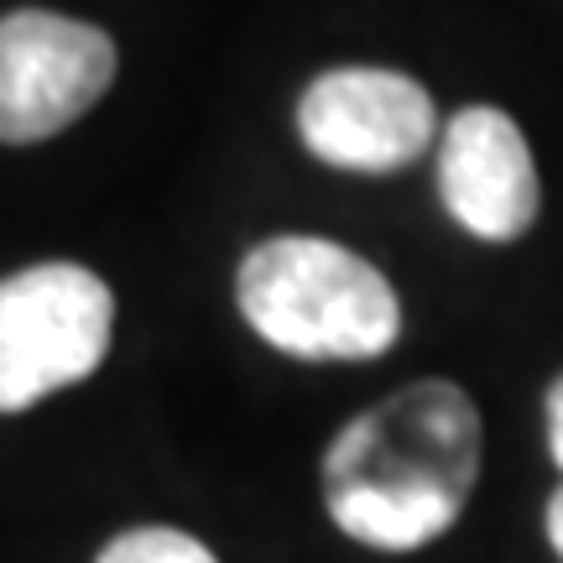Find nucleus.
<instances>
[{
    "label": "nucleus",
    "instance_id": "obj_9",
    "mask_svg": "<svg viewBox=\"0 0 563 563\" xmlns=\"http://www.w3.org/2000/svg\"><path fill=\"white\" fill-rule=\"evenodd\" d=\"M548 538H553V553L563 559V490L548 501Z\"/></svg>",
    "mask_w": 563,
    "mask_h": 563
},
{
    "label": "nucleus",
    "instance_id": "obj_2",
    "mask_svg": "<svg viewBox=\"0 0 563 563\" xmlns=\"http://www.w3.org/2000/svg\"><path fill=\"white\" fill-rule=\"evenodd\" d=\"M245 323L298 361H376L402 334V302L376 266L319 235H277L241 262Z\"/></svg>",
    "mask_w": 563,
    "mask_h": 563
},
{
    "label": "nucleus",
    "instance_id": "obj_3",
    "mask_svg": "<svg viewBox=\"0 0 563 563\" xmlns=\"http://www.w3.org/2000/svg\"><path fill=\"white\" fill-rule=\"evenodd\" d=\"M115 340V298L89 266L42 262L0 282V412L95 376Z\"/></svg>",
    "mask_w": 563,
    "mask_h": 563
},
{
    "label": "nucleus",
    "instance_id": "obj_5",
    "mask_svg": "<svg viewBox=\"0 0 563 563\" xmlns=\"http://www.w3.org/2000/svg\"><path fill=\"white\" fill-rule=\"evenodd\" d=\"M302 146L329 167L397 173L439 136L428 89L391 68H329L302 89Z\"/></svg>",
    "mask_w": 563,
    "mask_h": 563
},
{
    "label": "nucleus",
    "instance_id": "obj_4",
    "mask_svg": "<svg viewBox=\"0 0 563 563\" xmlns=\"http://www.w3.org/2000/svg\"><path fill=\"white\" fill-rule=\"evenodd\" d=\"M115 84V42L58 11L0 16V141L58 136Z\"/></svg>",
    "mask_w": 563,
    "mask_h": 563
},
{
    "label": "nucleus",
    "instance_id": "obj_7",
    "mask_svg": "<svg viewBox=\"0 0 563 563\" xmlns=\"http://www.w3.org/2000/svg\"><path fill=\"white\" fill-rule=\"evenodd\" d=\"M100 563H220L199 538L178 527H131L115 543H104Z\"/></svg>",
    "mask_w": 563,
    "mask_h": 563
},
{
    "label": "nucleus",
    "instance_id": "obj_8",
    "mask_svg": "<svg viewBox=\"0 0 563 563\" xmlns=\"http://www.w3.org/2000/svg\"><path fill=\"white\" fill-rule=\"evenodd\" d=\"M548 449H553V464L563 470V376L548 391Z\"/></svg>",
    "mask_w": 563,
    "mask_h": 563
},
{
    "label": "nucleus",
    "instance_id": "obj_1",
    "mask_svg": "<svg viewBox=\"0 0 563 563\" xmlns=\"http://www.w3.org/2000/svg\"><path fill=\"white\" fill-rule=\"evenodd\" d=\"M481 412L454 382H412L344 422L323 454V506L344 538L382 553L443 538L481 481Z\"/></svg>",
    "mask_w": 563,
    "mask_h": 563
},
{
    "label": "nucleus",
    "instance_id": "obj_6",
    "mask_svg": "<svg viewBox=\"0 0 563 563\" xmlns=\"http://www.w3.org/2000/svg\"><path fill=\"white\" fill-rule=\"evenodd\" d=\"M439 194L460 230L517 241L538 220V167L517 121L496 104L460 110L439 146Z\"/></svg>",
    "mask_w": 563,
    "mask_h": 563
}]
</instances>
